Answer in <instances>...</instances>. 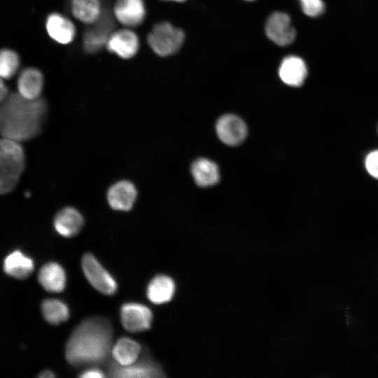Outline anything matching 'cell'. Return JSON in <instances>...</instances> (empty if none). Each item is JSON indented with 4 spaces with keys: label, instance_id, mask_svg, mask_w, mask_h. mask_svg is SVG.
Segmentation results:
<instances>
[{
    "label": "cell",
    "instance_id": "obj_19",
    "mask_svg": "<svg viewBox=\"0 0 378 378\" xmlns=\"http://www.w3.org/2000/svg\"><path fill=\"white\" fill-rule=\"evenodd\" d=\"M38 281L46 290L54 293L61 292L66 285L65 272L58 263H47L41 268L38 272Z\"/></svg>",
    "mask_w": 378,
    "mask_h": 378
},
{
    "label": "cell",
    "instance_id": "obj_22",
    "mask_svg": "<svg viewBox=\"0 0 378 378\" xmlns=\"http://www.w3.org/2000/svg\"><path fill=\"white\" fill-rule=\"evenodd\" d=\"M4 269L10 276L18 279H25L34 270L33 260L15 251L9 254L4 260Z\"/></svg>",
    "mask_w": 378,
    "mask_h": 378
},
{
    "label": "cell",
    "instance_id": "obj_8",
    "mask_svg": "<svg viewBox=\"0 0 378 378\" xmlns=\"http://www.w3.org/2000/svg\"><path fill=\"white\" fill-rule=\"evenodd\" d=\"M265 33L272 41L281 46L291 43L296 35L290 17L281 12L274 13L268 18Z\"/></svg>",
    "mask_w": 378,
    "mask_h": 378
},
{
    "label": "cell",
    "instance_id": "obj_31",
    "mask_svg": "<svg viewBox=\"0 0 378 378\" xmlns=\"http://www.w3.org/2000/svg\"><path fill=\"white\" fill-rule=\"evenodd\" d=\"M163 1H172V2H183L186 0H161Z\"/></svg>",
    "mask_w": 378,
    "mask_h": 378
},
{
    "label": "cell",
    "instance_id": "obj_32",
    "mask_svg": "<svg viewBox=\"0 0 378 378\" xmlns=\"http://www.w3.org/2000/svg\"><path fill=\"white\" fill-rule=\"evenodd\" d=\"M246 1H253V0H246Z\"/></svg>",
    "mask_w": 378,
    "mask_h": 378
},
{
    "label": "cell",
    "instance_id": "obj_17",
    "mask_svg": "<svg viewBox=\"0 0 378 378\" xmlns=\"http://www.w3.org/2000/svg\"><path fill=\"white\" fill-rule=\"evenodd\" d=\"M18 92L24 98H39L43 87V76L34 67L23 69L18 78Z\"/></svg>",
    "mask_w": 378,
    "mask_h": 378
},
{
    "label": "cell",
    "instance_id": "obj_21",
    "mask_svg": "<svg viewBox=\"0 0 378 378\" xmlns=\"http://www.w3.org/2000/svg\"><path fill=\"white\" fill-rule=\"evenodd\" d=\"M191 173L195 183L201 187L213 186L220 178L217 165L205 158L197 159L192 163Z\"/></svg>",
    "mask_w": 378,
    "mask_h": 378
},
{
    "label": "cell",
    "instance_id": "obj_29",
    "mask_svg": "<svg viewBox=\"0 0 378 378\" xmlns=\"http://www.w3.org/2000/svg\"><path fill=\"white\" fill-rule=\"evenodd\" d=\"M8 88L3 79L0 78V103L6 97L8 94Z\"/></svg>",
    "mask_w": 378,
    "mask_h": 378
},
{
    "label": "cell",
    "instance_id": "obj_7",
    "mask_svg": "<svg viewBox=\"0 0 378 378\" xmlns=\"http://www.w3.org/2000/svg\"><path fill=\"white\" fill-rule=\"evenodd\" d=\"M121 322L125 330L130 332H141L148 330L152 323L153 314L146 306L129 302L120 309Z\"/></svg>",
    "mask_w": 378,
    "mask_h": 378
},
{
    "label": "cell",
    "instance_id": "obj_16",
    "mask_svg": "<svg viewBox=\"0 0 378 378\" xmlns=\"http://www.w3.org/2000/svg\"><path fill=\"white\" fill-rule=\"evenodd\" d=\"M307 69L304 60L297 56L285 57L279 66V75L281 80L288 85L299 87L304 83Z\"/></svg>",
    "mask_w": 378,
    "mask_h": 378
},
{
    "label": "cell",
    "instance_id": "obj_12",
    "mask_svg": "<svg viewBox=\"0 0 378 378\" xmlns=\"http://www.w3.org/2000/svg\"><path fill=\"white\" fill-rule=\"evenodd\" d=\"M216 132L220 139L230 146L241 144L246 136L247 128L244 122L234 115H225L216 123Z\"/></svg>",
    "mask_w": 378,
    "mask_h": 378
},
{
    "label": "cell",
    "instance_id": "obj_26",
    "mask_svg": "<svg viewBox=\"0 0 378 378\" xmlns=\"http://www.w3.org/2000/svg\"><path fill=\"white\" fill-rule=\"evenodd\" d=\"M304 13L309 17H317L323 13L325 6L322 0H300Z\"/></svg>",
    "mask_w": 378,
    "mask_h": 378
},
{
    "label": "cell",
    "instance_id": "obj_13",
    "mask_svg": "<svg viewBox=\"0 0 378 378\" xmlns=\"http://www.w3.org/2000/svg\"><path fill=\"white\" fill-rule=\"evenodd\" d=\"M113 14L121 24L128 27H136L143 23L146 15L144 0H116Z\"/></svg>",
    "mask_w": 378,
    "mask_h": 378
},
{
    "label": "cell",
    "instance_id": "obj_6",
    "mask_svg": "<svg viewBox=\"0 0 378 378\" xmlns=\"http://www.w3.org/2000/svg\"><path fill=\"white\" fill-rule=\"evenodd\" d=\"M108 374L111 377H164L160 366L148 357L137 360L134 363L122 366L114 361L108 368Z\"/></svg>",
    "mask_w": 378,
    "mask_h": 378
},
{
    "label": "cell",
    "instance_id": "obj_5",
    "mask_svg": "<svg viewBox=\"0 0 378 378\" xmlns=\"http://www.w3.org/2000/svg\"><path fill=\"white\" fill-rule=\"evenodd\" d=\"M82 269L88 281L100 293L105 295L115 293V281L92 254L86 253L83 256Z\"/></svg>",
    "mask_w": 378,
    "mask_h": 378
},
{
    "label": "cell",
    "instance_id": "obj_1",
    "mask_svg": "<svg viewBox=\"0 0 378 378\" xmlns=\"http://www.w3.org/2000/svg\"><path fill=\"white\" fill-rule=\"evenodd\" d=\"M48 114V104L41 97L29 99L18 92L8 93L0 103V135L19 142L36 137Z\"/></svg>",
    "mask_w": 378,
    "mask_h": 378
},
{
    "label": "cell",
    "instance_id": "obj_2",
    "mask_svg": "<svg viewBox=\"0 0 378 378\" xmlns=\"http://www.w3.org/2000/svg\"><path fill=\"white\" fill-rule=\"evenodd\" d=\"M113 330L102 317L82 321L72 332L65 348L67 361L75 366L102 363L111 353Z\"/></svg>",
    "mask_w": 378,
    "mask_h": 378
},
{
    "label": "cell",
    "instance_id": "obj_27",
    "mask_svg": "<svg viewBox=\"0 0 378 378\" xmlns=\"http://www.w3.org/2000/svg\"><path fill=\"white\" fill-rule=\"evenodd\" d=\"M365 167L372 177L378 180V149L372 150L366 155Z\"/></svg>",
    "mask_w": 378,
    "mask_h": 378
},
{
    "label": "cell",
    "instance_id": "obj_20",
    "mask_svg": "<svg viewBox=\"0 0 378 378\" xmlns=\"http://www.w3.org/2000/svg\"><path fill=\"white\" fill-rule=\"evenodd\" d=\"M141 348L135 340L128 337H121L111 349V354L115 363L126 366L139 359Z\"/></svg>",
    "mask_w": 378,
    "mask_h": 378
},
{
    "label": "cell",
    "instance_id": "obj_15",
    "mask_svg": "<svg viewBox=\"0 0 378 378\" xmlns=\"http://www.w3.org/2000/svg\"><path fill=\"white\" fill-rule=\"evenodd\" d=\"M46 28L49 36L62 45L72 42L76 35V28L73 22L57 13H52L48 16Z\"/></svg>",
    "mask_w": 378,
    "mask_h": 378
},
{
    "label": "cell",
    "instance_id": "obj_4",
    "mask_svg": "<svg viewBox=\"0 0 378 378\" xmlns=\"http://www.w3.org/2000/svg\"><path fill=\"white\" fill-rule=\"evenodd\" d=\"M115 27L114 19L110 10L104 6L98 20L85 31L83 47L85 52L96 53L106 45Z\"/></svg>",
    "mask_w": 378,
    "mask_h": 378
},
{
    "label": "cell",
    "instance_id": "obj_3",
    "mask_svg": "<svg viewBox=\"0 0 378 378\" xmlns=\"http://www.w3.org/2000/svg\"><path fill=\"white\" fill-rule=\"evenodd\" d=\"M184 38L182 29L169 22L161 21L153 26L147 36V43L157 55L168 57L180 50Z\"/></svg>",
    "mask_w": 378,
    "mask_h": 378
},
{
    "label": "cell",
    "instance_id": "obj_23",
    "mask_svg": "<svg viewBox=\"0 0 378 378\" xmlns=\"http://www.w3.org/2000/svg\"><path fill=\"white\" fill-rule=\"evenodd\" d=\"M102 8L99 0H71L73 15L85 24H92L95 22Z\"/></svg>",
    "mask_w": 378,
    "mask_h": 378
},
{
    "label": "cell",
    "instance_id": "obj_18",
    "mask_svg": "<svg viewBox=\"0 0 378 378\" xmlns=\"http://www.w3.org/2000/svg\"><path fill=\"white\" fill-rule=\"evenodd\" d=\"M174 292L175 284L173 279L168 276L159 274L148 284L146 294L150 302L160 304L169 302Z\"/></svg>",
    "mask_w": 378,
    "mask_h": 378
},
{
    "label": "cell",
    "instance_id": "obj_9",
    "mask_svg": "<svg viewBox=\"0 0 378 378\" xmlns=\"http://www.w3.org/2000/svg\"><path fill=\"white\" fill-rule=\"evenodd\" d=\"M24 156L0 157V195L10 192L17 186L25 166Z\"/></svg>",
    "mask_w": 378,
    "mask_h": 378
},
{
    "label": "cell",
    "instance_id": "obj_10",
    "mask_svg": "<svg viewBox=\"0 0 378 378\" xmlns=\"http://www.w3.org/2000/svg\"><path fill=\"white\" fill-rule=\"evenodd\" d=\"M137 197L135 186L130 181L121 180L108 188L106 200L114 210L127 211L132 209Z\"/></svg>",
    "mask_w": 378,
    "mask_h": 378
},
{
    "label": "cell",
    "instance_id": "obj_14",
    "mask_svg": "<svg viewBox=\"0 0 378 378\" xmlns=\"http://www.w3.org/2000/svg\"><path fill=\"white\" fill-rule=\"evenodd\" d=\"M84 224L80 212L72 206L60 209L55 215L53 225L56 232L62 237H72L76 235Z\"/></svg>",
    "mask_w": 378,
    "mask_h": 378
},
{
    "label": "cell",
    "instance_id": "obj_11",
    "mask_svg": "<svg viewBox=\"0 0 378 378\" xmlns=\"http://www.w3.org/2000/svg\"><path fill=\"white\" fill-rule=\"evenodd\" d=\"M106 46L111 53L122 59H130L139 50V40L132 31L121 29L112 33Z\"/></svg>",
    "mask_w": 378,
    "mask_h": 378
},
{
    "label": "cell",
    "instance_id": "obj_25",
    "mask_svg": "<svg viewBox=\"0 0 378 378\" xmlns=\"http://www.w3.org/2000/svg\"><path fill=\"white\" fill-rule=\"evenodd\" d=\"M20 58L17 52L10 49L0 50V78H10L17 72Z\"/></svg>",
    "mask_w": 378,
    "mask_h": 378
},
{
    "label": "cell",
    "instance_id": "obj_30",
    "mask_svg": "<svg viewBox=\"0 0 378 378\" xmlns=\"http://www.w3.org/2000/svg\"><path fill=\"white\" fill-rule=\"evenodd\" d=\"M38 377L40 378H52L55 377V374L50 370H44L39 374Z\"/></svg>",
    "mask_w": 378,
    "mask_h": 378
},
{
    "label": "cell",
    "instance_id": "obj_24",
    "mask_svg": "<svg viewBox=\"0 0 378 378\" xmlns=\"http://www.w3.org/2000/svg\"><path fill=\"white\" fill-rule=\"evenodd\" d=\"M41 308L45 319L52 324L64 322L69 317V310L66 304L57 299L44 300Z\"/></svg>",
    "mask_w": 378,
    "mask_h": 378
},
{
    "label": "cell",
    "instance_id": "obj_28",
    "mask_svg": "<svg viewBox=\"0 0 378 378\" xmlns=\"http://www.w3.org/2000/svg\"><path fill=\"white\" fill-rule=\"evenodd\" d=\"M104 377V373L101 370L95 368L85 370L79 375L80 378H101Z\"/></svg>",
    "mask_w": 378,
    "mask_h": 378
}]
</instances>
